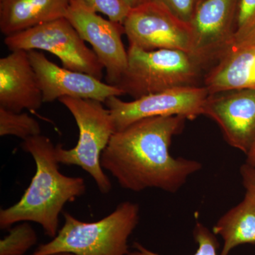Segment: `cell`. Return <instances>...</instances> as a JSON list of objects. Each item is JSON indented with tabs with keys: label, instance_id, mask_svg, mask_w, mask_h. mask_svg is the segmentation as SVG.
<instances>
[{
	"label": "cell",
	"instance_id": "obj_12",
	"mask_svg": "<svg viewBox=\"0 0 255 255\" xmlns=\"http://www.w3.org/2000/svg\"><path fill=\"white\" fill-rule=\"evenodd\" d=\"M203 115L218 124L228 145L248 154L255 142V90H233L209 95Z\"/></svg>",
	"mask_w": 255,
	"mask_h": 255
},
{
	"label": "cell",
	"instance_id": "obj_3",
	"mask_svg": "<svg viewBox=\"0 0 255 255\" xmlns=\"http://www.w3.org/2000/svg\"><path fill=\"white\" fill-rule=\"evenodd\" d=\"M65 223L52 241L41 245L31 255L66 253L75 255H127L129 238L138 224V204L126 201L104 219L80 221L64 213Z\"/></svg>",
	"mask_w": 255,
	"mask_h": 255
},
{
	"label": "cell",
	"instance_id": "obj_8",
	"mask_svg": "<svg viewBox=\"0 0 255 255\" xmlns=\"http://www.w3.org/2000/svg\"><path fill=\"white\" fill-rule=\"evenodd\" d=\"M129 46L151 51L191 52V29L162 5L150 1L130 9L124 24Z\"/></svg>",
	"mask_w": 255,
	"mask_h": 255
},
{
	"label": "cell",
	"instance_id": "obj_21",
	"mask_svg": "<svg viewBox=\"0 0 255 255\" xmlns=\"http://www.w3.org/2000/svg\"><path fill=\"white\" fill-rule=\"evenodd\" d=\"M85 9L101 13L113 22L123 25L130 11L124 0H73Z\"/></svg>",
	"mask_w": 255,
	"mask_h": 255
},
{
	"label": "cell",
	"instance_id": "obj_2",
	"mask_svg": "<svg viewBox=\"0 0 255 255\" xmlns=\"http://www.w3.org/2000/svg\"><path fill=\"white\" fill-rule=\"evenodd\" d=\"M22 148L34 159L36 173L21 199L0 211V228L33 222L39 224L47 236L55 238L59 231V216L64 206L86 191L85 179L60 172L55 146L49 137H29L23 140Z\"/></svg>",
	"mask_w": 255,
	"mask_h": 255
},
{
	"label": "cell",
	"instance_id": "obj_5",
	"mask_svg": "<svg viewBox=\"0 0 255 255\" xmlns=\"http://www.w3.org/2000/svg\"><path fill=\"white\" fill-rule=\"evenodd\" d=\"M59 102L73 115L79 128V140L73 148L55 145V155L59 164L75 165L87 172L102 194L112 189L110 179L104 172L101 158L115 128L108 108L102 102L92 100L63 97Z\"/></svg>",
	"mask_w": 255,
	"mask_h": 255
},
{
	"label": "cell",
	"instance_id": "obj_1",
	"mask_svg": "<svg viewBox=\"0 0 255 255\" xmlns=\"http://www.w3.org/2000/svg\"><path fill=\"white\" fill-rule=\"evenodd\" d=\"M187 119L180 116L151 117L114 132L101 164L123 189L139 192L158 189L177 192L202 164L170 154L173 137Z\"/></svg>",
	"mask_w": 255,
	"mask_h": 255
},
{
	"label": "cell",
	"instance_id": "obj_4",
	"mask_svg": "<svg viewBox=\"0 0 255 255\" xmlns=\"http://www.w3.org/2000/svg\"><path fill=\"white\" fill-rule=\"evenodd\" d=\"M206 67L179 50L146 51L129 46L127 68L117 87L134 99L177 87L198 85Z\"/></svg>",
	"mask_w": 255,
	"mask_h": 255
},
{
	"label": "cell",
	"instance_id": "obj_19",
	"mask_svg": "<svg viewBox=\"0 0 255 255\" xmlns=\"http://www.w3.org/2000/svg\"><path fill=\"white\" fill-rule=\"evenodd\" d=\"M38 241L36 233L28 222L11 228L9 233L0 241V255H23Z\"/></svg>",
	"mask_w": 255,
	"mask_h": 255
},
{
	"label": "cell",
	"instance_id": "obj_6",
	"mask_svg": "<svg viewBox=\"0 0 255 255\" xmlns=\"http://www.w3.org/2000/svg\"><path fill=\"white\" fill-rule=\"evenodd\" d=\"M4 43L11 51L49 52L59 58L64 68L86 73L100 80L103 77V65L66 18L5 36Z\"/></svg>",
	"mask_w": 255,
	"mask_h": 255
},
{
	"label": "cell",
	"instance_id": "obj_10",
	"mask_svg": "<svg viewBox=\"0 0 255 255\" xmlns=\"http://www.w3.org/2000/svg\"><path fill=\"white\" fill-rule=\"evenodd\" d=\"M65 18L82 39L91 45L105 69L107 84L117 86L128 65V50L122 38V34L125 33L123 25L105 19L73 0Z\"/></svg>",
	"mask_w": 255,
	"mask_h": 255
},
{
	"label": "cell",
	"instance_id": "obj_9",
	"mask_svg": "<svg viewBox=\"0 0 255 255\" xmlns=\"http://www.w3.org/2000/svg\"><path fill=\"white\" fill-rule=\"evenodd\" d=\"M239 0H201L189 26L191 52L207 69L228 49L236 31Z\"/></svg>",
	"mask_w": 255,
	"mask_h": 255
},
{
	"label": "cell",
	"instance_id": "obj_16",
	"mask_svg": "<svg viewBox=\"0 0 255 255\" xmlns=\"http://www.w3.org/2000/svg\"><path fill=\"white\" fill-rule=\"evenodd\" d=\"M212 231L216 236H221L223 241L220 255H229L241 245H255L254 193L246 190L243 200L221 216Z\"/></svg>",
	"mask_w": 255,
	"mask_h": 255
},
{
	"label": "cell",
	"instance_id": "obj_17",
	"mask_svg": "<svg viewBox=\"0 0 255 255\" xmlns=\"http://www.w3.org/2000/svg\"><path fill=\"white\" fill-rule=\"evenodd\" d=\"M41 129L38 122L26 113H16L0 107V135H12L27 140L41 135Z\"/></svg>",
	"mask_w": 255,
	"mask_h": 255
},
{
	"label": "cell",
	"instance_id": "obj_14",
	"mask_svg": "<svg viewBox=\"0 0 255 255\" xmlns=\"http://www.w3.org/2000/svg\"><path fill=\"white\" fill-rule=\"evenodd\" d=\"M203 82L209 95L255 90V44L228 48L206 72Z\"/></svg>",
	"mask_w": 255,
	"mask_h": 255
},
{
	"label": "cell",
	"instance_id": "obj_26",
	"mask_svg": "<svg viewBox=\"0 0 255 255\" xmlns=\"http://www.w3.org/2000/svg\"><path fill=\"white\" fill-rule=\"evenodd\" d=\"M51 255H75L70 254V253H57V254Z\"/></svg>",
	"mask_w": 255,
	"mask_h": 255
},
{
	"label": "cell",
	"instance_id": "obj_15",
	"mask_svg": "<svg viewBox=\"0 0 255 255\" xmlns=\"http://www.w3.org/2000/svg\"><path fill=\"white\" fill-rule=\"evenodd\" d=\"M71 0H0V31L5 36L65 18Z\"/></svg>",
	"mask_w": 255,
	"mask_h": 255
},
{
	"label": "cell",
	"instance_id": "obj_11",
	"mask_svg": "<svg viewBox=\"0 0 255 255\" xmlns=\"http://www.w3.org/2000/svg\"><path fill=\"white\" fill-rule=\"evenodd\" d=\"M28 53L41 88L43 103H50L63 97L105 103L111 97L125 95L118 87L102 82L91 75L58 66L38 50Z\"/></svg>",
	"mask_w": 255,
	"mask_h": 255
},
{
	"label": "cell",
	"instance_id": "obj_22",
	"mask_svg": "<svg viewBox=\"0 0 255 255\" xmlns=\"http://www.w3.org/2000/svg\"><path fill=\"white\" fill-rule=\"evenodd\" d=\"M162 5L176 17L189 25L193 17L197 0H151Z\"/></svg>",
	"mask_w": 255,
	"mask_h": 255
},
{
	"label": "cell",
	"instance_id": "obj_18",
	"mask_svg": "<svg viewBox=\"0 0 255 255\" xmlns=\"http://www.w3.org/2000/svg\"><path fill=\"white\" fill-rule=\"evenodd\" d=\"M255 44V0H239L236 31L229 48Z\"/></svg>",
	"mask_w": 255,
	"mask_h": 255
},
{
	"label": "cell",
	"instance_id": "obj_23",
	"mask_svg": "<svg viewBox=\"0 0 255 255\" xmlns=\"http://www.w3.org/2000/svg\"><path fill=\"white\" fill-rule=\"evenodd\" d=\"M242 182L246 190L253 191L255 194V167L244 164L240 169Z\"/></svg>",
	"mask_w": 255,
	"mask_h": 255
},
{
	"label": "cell",
	"instance_id": "obj_13",
	"mask_svg": "<svg viewBox=\"0 0 255 255\" xmlns=\"http://www.w3.org/2000/svg\"><path fill=\"white\" fill-rule=\"evenodd\" d=\"M43 95L28 52L14 50L0 59V107L21 113L35 112Z\"/></svg>",
	"mask_w": 255,
	"mask_h": 255
},
{
	"label": "cell",
	"instance_id": "obj_20",
	"mask_svg": "<svg viewBox=\"0 0 255 255\" xmlns=\"http://www.w3.org/2000/svg\"><path fill=\"white\" fill-rule=\"evenodd\" d=\"M193 236L198 246L197 251L193 255H218L219 243L217 238L203 223L196 222ZM133 248L135 251L129 252L127 255H160L149 251L139 243H134Z\"/></svg>",
	"mask_w": 255,
	"mask_h": 255
},
{
	"label": "cell",
	"instance_id": "obj_24",
	"mask_svg": "<svg viewBox=\"0 0 255 255\" xmlns=\"http://www.w3.org/2000/svg\"><path fill=\"white\" fill-rule=\"evenodd\" d=\"M126 4L130 8V9H134L137 6H141V5L145 4V3L149 2L151 0H124Z\"/></svg>",
	"mask_w": 255,
	"mask_h": 255
},
{
	"label": "cell",
	"instance_id": "obj_25",
	"mask_svg": "<svg viewBox=\"0 0 255 255\" xmlns=\"http://www.w3.org/2000/svg\"><path fill=\"white\" fill-rule=\"evenodd\" d=\"M246 163L255 167V142L251 150L247 154Z\"/></svg>",
	"mask_w": 255,
	"mask_h": 255
},
{
	"label": "cell",
	"instance_id": "obj_7",
	"mask_svg": "<svg viewBox=\"0 0 255 255\" xmlns=\"http://www.w3.org/2000/svg\"><path fill=\"white\" fill-rule=\"evenodd\" d=\"M209 96L203 86L177 87L150 94L124 102L118 97H111L105 105L110 110L115 132L141 119L157 117L180 116L194 120L203 115V108Z\"/></svg>",
	"mask_w": 255,
	"mask_h": 255
},
{
	"label": "cell",
	"instance_id": "obj_27",
	"mask_svg": "<svg viewBox=\"0 0 255 255\" xmlns=\"http://www.w3.org/2000/svg\"><path fill=\"white\" fill-rule=\"evenodd\" d=\"M197 1H198V2H199V1H200L201 0H197Z\"/></svg>",
	"mask_w": 255,
	"mask_h": 255
}]
</instances>
